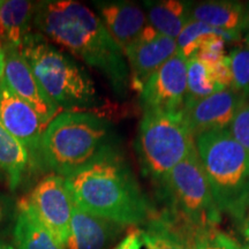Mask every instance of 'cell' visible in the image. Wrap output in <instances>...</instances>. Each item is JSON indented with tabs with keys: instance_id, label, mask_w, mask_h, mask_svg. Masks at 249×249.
I'll return each mask as SVG.
<instances>
[{
	"instance_id": "7c38bea8",
	"label": "cell",
	"mask_w": 249,
	"mask_h": 249,
	"mask_svg": "<svg viewBox=\"0 0 249 249\" xmlns=\"http://www.w3.org/2000/svg\"><path fill=\"white\" fill-rule=\"evenodd\" d=\"M0 124L29 152L31 163L39 161L40 143L45 126L29 104L0 82Z\"/></svg>"
},
{
	"instance_id": "ac0fdd59",
	"label": "cell",
	"mask_w": 249,
	"mask_h": 249,
	"mask_svg": "<svg viewBox=\"0 0 249 249\" xmlns=\"http://www.w3.org/2000/svg\"><path fill=\"white\" fill-rule=\"evenodd\" d=\"M193 2L182 0H154L143 2L148 23L160 35L177 39L191 20Z\"/></svg>"
},
{
	"instance_id": "3957f363",
	"label": "cell",
	"mask_w": 249,
	"mask_h": 249,
	"mask_svg": "<svg viewBox=\"0 0 249 249\" xmlns=\"http://www.w3.org/2000/svg\"><path fill=\"white\" fill-rule=\"evenodd\" d=\"M112 145L107 119L93 112L62 111L45 127L39 163L65 178Z\"/></svg>"
},
{
	"instance_id": "83f0119b",
	"label": "cell",
	"mask_w": 249,
	"mask_h": 249,
	"mask_svg": "<svg viewBox=\"0 0 249 249\" xmlns=\"http://www.w3.org/2000/svg\"><path fill=\"white\" fill-rule=\"evenodd\" d=\"M11 202H9L8 197L0 193V224L5 222V219L11 213Z\"/></svg>"
},
{
	"instance_id": "277c9868",
	"label": "cell",
	"mask_w": 249,
	"mask_h": 249,
	"mask_svg": "<svg viewBox=\"0 0 249 249\" xmlns=\"http://www.w3.org/2000/svg\"><path fill=\"white\" fill-rule=\"evenodd\" d=\"M195 148L218 209L241 223L249 211V154L230 129L196 136Z\"/></svg>"
},
{
	"instance_id": "f546056e",
	"label": "cell",
	"mask_w": 249,
	"mask_h": 249,
	"mask_svg": "<svg viewBox=\"0 0 249 249\" xmlns=\"http://www.w3.org/2000/svg\"><path fill=\"white\" fill-rule=\"evenodd\" d=\"M5 75V50L2 43L0 42V82L4 80Z\"/></svg>"
},
{
	"instance_id": "7402d4cb",
	"label": "cell",
	"mask_w": 249,
	"mask_h": 249,
	"mask_svg": "<svg viewBox=\"0 0 249 249\" xmlns=\"http://www.w3.org/2000/svg\"><path fill=\"white\" fill-rule=\"evenodd\" d=\"M240 37L241 34L218 29L191 18L177 38L178 53L185 60H188L195 57L202 46L211 39L223 38L226 43H229L240 39Z\"/></svg>"
},
{
	"instance_id": "cb8c5ba5",
	"label": "cell",
	"mask_w": 249,
	"mask_h": 249,
	"mask_svg": "<svg viewBox=\"0 0 249 249\" xmlns=\"http://www.w3.org/2000/svg\"><path fill=\"white\" fill-rule=\"evenodd\" d=\"M192 249H245L240 244L217 226L193 232Z\"/></svg>"
},
{
	"instance_id": "8992f818",
	"label": "cell",
	"mask_w": 249,
	"mask_h": 249,
	"mask_svg": "<svg viewBox=\"0 0 249 249\" xmlns=\"http://www.w3.org/2000/svg\"><path fill=\"white\" fill-rule=\"evenodd\" d=\"M142 174L160 186L189 152L195 149V138L182 111H143L136 138Z\"/></svg>"
},
{
	"instance_id": "7a4b0ae2",
	"label": "cell",
	"mask_w": 249,
	"mask_h": 249,
	"mask_svg": "<svg viewBox=\"0 0 249 249\" xmlns=\"http://www.w3.org/2000/svg\"><path fill=\"white\" fill-rule=\"evenodd\" d=\"M74 205L124 226L147 223L154 208L117 145L65 177Z\"/></svg>"
},
{
	"instance_id": "d6986e66",
	"label": "cell",
	"mask_w": 249,
	"mask_h": 249,
	"mask_svg": "<svg viewBox=\"0 0 249 249\" xmlns=\"http://www.w3.org/2000/svg\"><path fill=\"white\" fill-rule=\"evenodd\" d=\"M13 235L17 249H65L43 225L27 198L18 203Z\"/></svg>"
},
{
	"instance_id": "2e32d148",
	"label": "cell",
	"mask_w": 249,
	"mask_h": 249,
	"mask_svg": "<svg viewBox=\"0 0 249 249\" xmlns=\"http://www.w3.org/2000/svg\"><path fill=\"white\" fill-rule=\"evenodd\" d=\"M35 2L0 0V42L21 50L31 34Z\"/></svg>"
},
{
	"instance_id": "30bf717a",
	"label": "cell",
	"mask_w": 249,
	"mask_h": 249,
	"mask_svg": "<svg viewBox=\"0 0 249 249\" xmlns=\"http://www.w3.org/2000/svg\"><path fill=\"white\" fill-rule=\"evenodd\" d=\"M5 75L12 91L35 110L42 124L46 127L60 113L61 108L46 93L34 74L21 50L11 45H4Z\"/></svg>"
},
{
	"instance_id": "d6a6232c",
	"label": "cell",
	"mask_w": 249,
	"mask_h": 249,
	"mask_svg": "<svg viewBox=\"0 0 249 249\" xmlns=\"http://www.w3.org/2000/svg\"><path fill=\"white\" fill-rule=\"evenodd\" d=\"M247 45H248V48H249V42H247Z\"/></svg>"
},
{
	"instance_id": "1f68e13d",
	"label": "cell",
	"mask_w": 249,
	"mask_h": 249,
	"mask_svg": "<svg viewBox=\"0 0 249 249\" xmlns=\"http://www.w3.org/2000/svg\"><path fill=\"white\" fill-rule=\"evenodd\" d=\"M0 249H15V248H14V247H12L11 245L5 244V242L0 241Z\"/></svg>"
},
{
	"instance_id": "ffe728a7",
	"label": "cell",
	"mask_w": 249,
	"mask_h": 249,
	"mask_svg": "<svg viewBox=\"0 0 249 249\" xmlns=\"http://www.w3.org/2000/svg\"><path fill=\"white\" fill-rule=\"evenodd\" d=\"M193 232L155 213L142 230V241L148 249H192Z\"/></svg>"
},
{
	"instance_id": "5b68a950",
	"label": "cell",
	"mask_w": 249,
	"mask_h": 249,
	"mask_svg": "<svg viewBox=\"0 0 249 249\" xmlns=\"http://www.w3.org/2000/svg\"><path fill=\"white\" fill-rule=\"evenodd\" d=\"M21 53L61 111L93 112L101 107V98L88 71L59 51L42 34L31 31Z\"/></svg>"
},
{
	"instance_id": "9a60e30c",
	"label": "cell",
	"mask_w": 249,
	"mask_h": 249,
	"mask_svg": "<svg viewBox=\"0 0 249 249\" xmlns=\"http://www.w3.org/2000/svg\"><path fill=\"white\" fill-rule=\"evenodd\" d=\"M124 225L79 209L74 205L66 249H107Z\"/></svg>"
},
{
	"instance_id": "ba28073f",
	"label": "cell",
	"mask_w": 249,
	"mask_h": 249,
	"mask_svg": "<svg viewBox=\"0 0 249 249\" xmlns=\"http://www.w3.org/2000/svg\"><path fill=\"white\" fill-rule=\"evenodd\" d=\"M27 201L43 225L62 247H66L74 202L64 177L55 173L45 176L35 186Z\"/></svg>"
},
{
	"instance_id": "484cf974",
	"label": "cell",
	"mask_w": 249,
	"mask_h": 249,
	"mask_svg": "<svg viewBox=\"0 0 249 249\" xmlns=\"http://www.w3.org/2000/svg\"><path fill=\"white\" fill-rule=\"evenodd\" d=\"M230 132L235 141L249 154V102H245L236 111L230 126Z\"/></svg>"
},
{
	"instance_id": "9c48e42d",
	"label": "cell",
	"mask_w": 249,
	"mask_h": 249,
	"mask_svg": "<svg viewBox=\"0 0 249 249\" xmlns=\"http://www.w3.org/2000/svg\"><path fill=\"white\" fill-rule=\"evenodd\" d=\"M187 95V60L177 53L158 68L140 92L143 111H182Z\"/></svg>"
},
{
	"instance_id": "4316f807",
	"label": "cell",
	"mask_w": 249,
	"mask_h": 249,
	"mask_svg": "<svg viewBox=\"0 0 249 249\" xmlns=\"http://www.w3.org/2000/svg\"><path fill=\"white\" fill-rule=\"evenodd\" d=\"M142 246V230L133 227L113 249H141Z\"/></svg>"
},
{
	"instance_id": "44dd1931",
	"label": "cell",
	"mask_w": 249,
	"mask_h": 249,
	"mask_svg": "<svg viewBox=\"0 0 249 249\" xmlns=\"http://www.w3.org/2000/svg\"><path fill=\"white\" fill-rule=\"evenodd\" d=\"M30 163L29 152L0 124V171L5 173L11 191L20 185Z\"/></svg>"
},
{
	"instance_id": "5bb4252c",
	"label": "cell",
	"mask_w": 249,
	"mask_h": 249,
	"mask_svg": "<svg viewBox=\"0 0 249 249\" xmlns=\"http://www.w3.org/2000/svg\"><path fill=\"white\" fill-rule=\"evenodd\" d=\"M93 6L108 34L123 52L139 39L148 24L144 9L136 2L110 0L93 1Z\"/></svg>"
},
{
	"instance_id": "f1b7e54d",
	"label": "cell",
	"mask_w": 249,
	"mask_h": 249,
	"mask_svg": "<svg viewBox=\"0 0 249 249\" xmlns=\"http://www.w3.org/2000/svg\"><path fill=\"white\" fill-rule=\"evenodd\" d=\"M241 232H242V236H244L246 246L245 249H249V211L246 214V217L244 218V220L241 222Z\"/></svg>"
},
{
	"instance_id": "e0dca14e",
	"label": "cell",
	"mask_w": 249,
	"mask_h": 249,
	"mask_svg": "<svg viewBox=\"0 0 249 249\" xmlns=\"http://www.w3.org/2000/svg\"><path fill=\"white\" fill-rule=\"evenodd\" d=\"M191 18L218 29L241 34L247 26V6L224 0L192 4Z\"/></svg>"
},
{
	"instance_id": "52a82bcc",
	"label": "cell",
	"mask_w": 249,
	"mask_h": 249,
	"mask_svg": "<svg viewBox=\"0 0 249 249\" xmlns=\"http://www.w3.org/2000/svg\"><path fill=\"white\" fill-rule=\"evenodd\" d=\"M157 191L166 203L164 214L188 231L218 226V209L196 148L167 174Z\"/></svg>"
},
{
	"instance_id": "603a6c76",
	"label": "cell",
	"mask_w": 249,
	"mask_h": 249,
	"mask_svg": "<svg viewBox=\"0 0 249 249\" xmlns=\"http://www.w3.org/2000/svg\"><path fill=\"white\" fill-rule=\"evenodd\" d=\"M223 89L226 88H222L214 82L209 68L200 59L193 57L187 60V95L185 104L204 98Z\"/></svg>"
},
{
	"instance_id": "8fae6325",
	"label": "cell",
	"mask_w": 249,
	"mask_h": 249,
	"mask_svg": "<svg viewBox=\"0 0 249 249\" xmlns=\"http://www.w3.org/2000/svg\"><path fill=\"white\" fill-rule=\"evenodd\" d=\"M177 53V39L160 35L148 23L139 39L124 52L128 64L132 89L141 92L149 77Z\"/></svg>"
},
{
	"instance_id": "6da1fadb",
	"label": "cell",
	"mask_w": 249,
	"mask_h": 249,
	"mask_svg": "<svg viewBox=\"0 0 249 249\" xmlns=\"http://www.w3.org/2000/svg\"><path fill=\"white\" fill-rule=\"evenodd\" d=\"M33 24L43 36L98 71L118 96L126 95L128 64L97 13L74 0H45L35 4Z\"/></svg>"
},
{
	"instance_id": "4fadbf2b",
	"label": "cell",
	"mask_w": 249,
	"mask_h": 249,
	"mask_svg": "<svg viewBox=\"0 0 249 249\" xmlns=\"http://www.w3.org/2000/svg\"><path fill=\"white\" fill-rule=\"evenodd\" d=\"M246 98L232 88L216 91L207 97L186 103L183 116L194 138L213 130L230 129L236 111Z\"/></svg>"
},
{
	"instance_id": "4dcf8cb0",
	"label": "cell",
	"mask_w": 249,
	"mask_h": 249,
	"mask_svg": "<svg viewBox=\"0 0 249 249\" xmlns=\"http://www.w3.org/2000/svg\"><path fill=\"white\" fill-rule=\"evenodd\" d=\"M248 18H247V26H246V43L249 42V4L247 5Z\"/></svg>"
},
{
	"instance_id": "d4e9b609",
	"label": "cell",
	"mask_w": 249,
	"mask_h": 249,
	"mask_svg": "<svg viewBox=\"0 0 249 249\" xmlns=\"http://www.w3.org/2000/svg\"><path fill=\"white\" fill-rule=\"evenodd\" d=\"M232 89L245 98L249 96V48L233 49L229 55Z\"/></svg>"
}]
</instances>
